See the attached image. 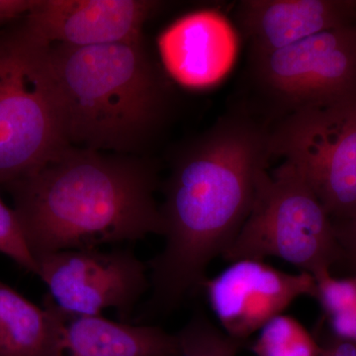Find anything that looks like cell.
I'll return each mask as SVG.
<instances>
[{
  "label": "cell",
  "instance_id": "cell-5",
  "mask_svg": "<svg viewBox=\"0 0 356 356\" xmlns=\"http://www.w3.org/2000/svg\"><path fill=\"white\" fill-rule=\"evenodd\" d=\"M336 228L317 196L292 163L257 177L252 211L235 241L222 255L226 261L277 257L318 276L341 257Z\"/></svg>",
  "mask_w": 356,
  "mask_h": 356
},
{
  "label": "cell",
  "instance_id": "cell-9",
  "mask_svg": "<svg viewBox=\"0 0 356 356\" xmlns=\"http://www.w3.org/2000/svg\"><path fill=\"white\" fill-rule=\"evenodd\" d=\"M201 285L220 327L245 341L303 296L317 297L311 274L289 273L264 261L240 259Z\"/></svg>",
  "mask_w": 356,
  "mask_h": 356
},
{
  "label": "cell",
  "instance_id": "cell-3",
  "mask_svg": "<svg viewBox=\"0 0 356 356\" xmlns=\"http://www.w3.org/2000/svg\"><path fill=\"white\" fill-rule=\"evenodd\" d=\"M51 60L72 147L127 152L163 117L165 93L144 42L51 44Z\"/></svg>",
  "mask_w": 356,
  "mask_h": 356
},
{
  "label": "cell",
  "instance_id": "cell-11",
  "mask_svg": "<svg viewBox=\"0 0 356 356\" xmlns=\"http://www.w3.org/2000/svg\"><path fill=\"white\" fill-rule=\"evenodd\" d=\"M238 49L233 26L214 10L187 14L159 38V54L168 74L191 88L219 83L233 67Z\"/></svg>",
  "mask_w": 356,
  "mask_h": 356
},
{
  "label": "cell",
  "instance_id": "cell-18",
  "mask_svg": "<svg viewBox=\"0 0 356 356\" xmlns=\"http://www.w3.org/2000/svg\"><path fill=\"white\" fill-rule=\"evenodd\" d=\"M341 254L346 255L356 271V215L334 225Z\"/></svg>",
  "mask_w": 356,
  "mask_h": 356
},
{
  "label": "cell",
  "instance_id": "cell-6",
  "mask_svg": "<svg viewBox=\"0 0 356 356\" xmlns=\"http://www.w3.org/2000/svg\"><path fill=\"white\" fill-rule=\"evenodd\" d=\"M270 153L297 168L332 220L356 215V98L291 112L270 132Z\"/></svg>",
  "mask_w": 356,
  "mask_h": 356
},
{
  "label": "cell",
  "instance_id": "cell-2",
  "mask_svg": "<svg viewBox=\"0 0 356 356\" xmlns=\"http://www.w3.org/2000/svg\"><path fill=\"white\" fill-rule=\"evenodd\" d=\"M156 186V172L146 163L70 146L6 187L36 259L163 236Z\"/></svg>",
  "mask_w": 356,
  "mask_h": 356
},
{
  "label": "cell",
  "instance_id": "cell-8",
  "mask_svg": "<svg viewBox=\"0 0 356 356\" xmlns=\"http://www.w3.org/2000/svg\"><path fill=\"white\" fill-rule=\"evenodd\" d=\"M36 261L46 299L67 315L98 316L114 309L126 320L151 288L149 266L129 250H62Z\"/></svg>",
  "mask_w": 356,
  "mask_h": 356
},
{
  "label": "cell",
  "instance_id": "cell-16",
  "mask_svg": "<svg viewBox=\"0 0 356 356\" xmlns=\"http://www.w3.org/2000/svg\"><path fill=\"white\" fill-rule=\"evenodd\" d=\"M177 336L181 356H238L245 343L228 336L201 313L195 314Z\"/></svg>",
  "mask_w": 356,
  "mask_h": 356
},
{
  "label": "cell",
  "instance_id": "cell-14",
  "mask_svg": "<svg viewBox=\"0 0 356 356\" xmlns=\"http://www.w3.org/2000/svg\"><path fill=\"white\" fill-rule=\"evenodd\" d=\"M62 315L36 305L0 280V356H63Z\"/></svg>",
  "mask_w": 356,
  "mask_h": 356
},
{
  "label": "cell",
  "instance_id": "cell-19",
  "mask_svg": "<svg viewBox=\"0 0 356 356\" xmlns=\"http://www.w3.org/2000/svg\"><path fill=\"white\" fill-rule=\"evenodd\" d=\"M36 0H0V28L24 17Z\"/></svg>",
  "mask_w": 356,
  "mask_h": 356
},
{
  "label": "cell",
  "instance_id": "cell-4",
  "mask_svg": "<svg viewBox=\"0 0 356 356\" xmlns=\"http://www.w3.org/2000/svg\"><path fill=\"white\" fill-rule=\"evenodd\" d=\"M69 147L51 44L24 20L0 29V185L34 172Z\"/></svg>",
  "mask_w": 356,
  "mask_h": 356
},
{
  "label": "cell",
  "instance_id": "cell-10",
  "mask_svg": "<svg viewBox=\"0 0 356 356\" xmlns=\"http://www.w3.org/2000/svg\"><path fill=\"white\" fill-rule=\"evenodd\" d=\"M152 0H36L25 24L51 44L86 48L143 40Z\"/></svg>",
  "mask_w": 356,
  "mask_h": 356
},
{
  "label": "cell",
  "instance_id": "cell-21",
  "mask_svg": "<svg viewBox=\"0 0 356 356\" xmlns=\"http://www.w3.org/2000/svg\"><path fill=\"white\" fill-rule=\"evenodd\" d=\"M355 27H356V22H355Z\"/></svg>",
  "mask_w": 356,
  "mask_h": 356
},
{
  "label": "cell",
  "instance_id": "cell-1",
  "mask_svg": "<svg viewBox=\"0 0 356 356\" xmlns=\"http://www.w3.org/2000/svg\"><path fill=\"white\" fill-rule=\"evenodd\" d=\"M270 132L222 117L178 159L161 206L165 245L147 266V315L168 313L201 289L210 262L235 241L271 158Z\"/></svg>",
  "mask_w": 356,
  "mask_h": 356
},
{
  "label": "cell",
  "instance_id": "cell-15",
  "mask_svg": "<svg viewBox=\"0 0 356 356\" xmlns=\"http://www.w3.org/2000/svg\"><path fill=\"white\" fill-rule=\"evenodd\" d=\"M321 344L296 318L281 314L259 330L255 356H318Z\"/></svg>",
  "mask_w": 356,
  "mask_h": 356
},
{
  "label": "cell",
  "instance_id": "cell-17",
  "mask_svg": "<svg viewBox=\"0 0 356 356\" xmlns=\"http://www.w3.org/2000/svg\"><path fill=\"white\" fill-rule=\"evenodd\" d=\"M0 254L13 259L28 273H38L33 255L15 210L11 209L0 197Z\"/></svg>",
  "mask_w": 356,
  "mask_h": 356
},
{
  "label": "cell",
  "instance_id": "cell-12",
  "mask_svg": "<svg viewBox=\"0 0 356 356\" xmlns=\"http://www.w3.org/2000/svg\"><path fill=\"white\" fill-rule=\"evenodd\" d=\"M236 17L252 54L280 50L320 33L355 24V0H243Z\"/></svg>",
  "mask_w": 356,
  "mask_h": 356
},
{
  "label": "cell",
  "instance_id": "cell-20",
  "mask_svg": "<svg viewBox=\"0 0 356 356\" xmlns=\"http://www.w3.org/2000/svg\"><path fill=\"white\" fill-rule=\"evenodd\" d=\"M318 356H356V343L336 337L321 346Z\"/></svg>",
  "mask_w": 356,
  "mask_h": 356
},
{
  "label": "cell",
  "instance_id": "cell-7",
  "mask_svg": "<svg viewBox=\"0 0 356 356\" xmlns=\"http://www.w3.org/2000/svg\"><path fill=\"white\" fill-rule=\"evenodd\" d=\"M252 62L257 83L290 113L356 98L355 24L252 54Z\"/></svg>",
  "mask_w": 356,
  "mask_h": 356
},
{
  "label": "cell",
  "instance_id": "cell-13",
  "mask_svg": "<svg viewBox=\"0 0 356 356\" xmlns=\"http://www.w3.org/2000/svg\"><path fill=\"white\" fill-rule=\"evenodd\" d=\"M60 313L63 356H181L177 334L158 325Z\"/></svg>",
  "mask_w": 356,
  "mask_h": 356
}]
</instances>
